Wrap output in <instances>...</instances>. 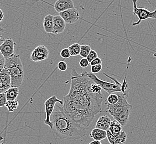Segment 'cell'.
<instances>
[{"label":"cell","instance_id":"cell-11","mask_svg":"<svg viewBox=\"0 0 156 144\" xmlns=\"http://www.w3.org/2000/svg\"><path fill=\"white\" fill-rule=\"evenodd\" d=\"M11 88V78L8 71L4 69L0 72V94L6 92Z\"/></svg>","mask_w":156,"mask_h":144},{"label":"cell","instance_id":"cell-2","mask_svg":"<svg viewBox=\"0 0 156 144\" xmlns=\"http://www.w3.org/2000/svg\"><path fill=\"white\" fill-rule=\"evenodd\" d=\"M51 117L53 128L52 131L55 136L59 139L79 140L87 134L86 129L76 123L64 111L62 106H57Z\"/></svg>","mask_w":156,"mask_h":144},{"label":"cell","instance_id":"cell-21","mask_svg":"<svg viewBox=\"0 0 156 144\" xmlns=\"http://www.w3.org/2000/svg\"><path fill=\"white\" fill-rule=\"evenodd\" d=\"M91 50V48L89 45H81L80 56L83 58H87V56L90 53V51Z\"/></svg>","mask_w":156,"mask_h":144},{"label":"cell","instance_id":"cell-20","mask_svg":"<svg viewBox=\"0 0 156 144\" xmlns=\"http://www.w3.org/2000/svg\"><path fill=\"white\" fill-rule=\"evenodd\" d=\"M71 56H77L80 54L81 45L79 43H74L68 47Z\"/></svg>","mask_w":156,"mask_h":144},{"label":"cell","instance_id":"cell-9","mask_svg":"<svg viewBox=\"0 0 156 144\" xmlns=\"http://www.w3.org/2000/svg\"><path fill=\"white\" fill-rule=\"evenodd\" d=\"M49 55V51L45 46L38 45L30 54V60L34 62H39L45 60Z\"/></svg>","mask_w":156,"mask_h":144},{"label":"cell","instance_id":"cell-30","mask_svg":"<svg viewBox=\"0 0 156 144\" xmlns=\"http://www.w3.org/2000/svg\"><path fill=\"white\" fill-rule=\"evenodd\" d=\"M89 64H90V63L87 58H81V60H80V62H79L80 66L83 68H87L89 66Z\"/></svg>","mask_w":156,"mask_h":144},{"label":"cell","instance_id":"cell-31","mask_svg":"<svg viewBox=\"0 0 156 144\" xmlns=\"http://www.w3.org/2000/svg\"><path fill=\"white\" fill-rule=\"evenodd\" d=\"M102 64V60L99 57L95 58V59H94L91 63H90L91 66H96V65H99V64Z\"/></svg>","mask_w":156,"mask_h":144},{"label":"cell","instance_id":"cell-34","mask_svg":"<svg viewBox=\"0 0 156 144\" xmlns=\"http://www.w3.org/2000/svg\"><path fill=\"white\" fill-rule=\"evenodd\" d=\"M5 40V39H4V38L2 37V36L0 34V43H1L2 42L3 43Z\"/></svg>","mask_w":156,"mask_h":144},{"label":"cell","instance_id":"cell-29","mask_svg":"<svg viewBox=\"0 0 156 144\" xmlns=\"http://www.w3.org/2000/svg\"><path fill=\"white\" fill-rule=\"evenodd\" d=\"M7 102L5 93L0 94V107H3L5 106Z\"/></svg>","mask_w":156,"mask_h":144},{"label":"cell","instance_id":"cell-33","mask_svg":"<svg viewBox=\"0 0 156 144\" xmlns=\"http://www.w3.org/2000/svg\"><path fill=\"white\" fill-rule=\"evenodd\" d=\"M89 144H102L101 142L100 141H98V140H94V141L90 142V143Z\"/></svg>","mask_w":156,"mask_h":144},{"label":"cell","instance_id":"cell-19","mask_svg":"<svg viewBox=\"0 0 156 144\" xmlns=\"http://www.w3.org/2000/svg\"><path fill=\"white\" fill-rule=\"evenodd\" d=\"M7 101H14L19 94L18 88L11 87L5 92Z\"/></svg>","mask_w":156,"mask_h":144},{"label":"cell","instance_id":"cell-16","mask_svg":"<svg viewBox=\"0 0 156 144\" xmlns=\"http://www.w3.org/2000/svg\"><path fill=\"white\" fill-rule=\"evenodd\" d=\"M53 17L54 16L48 15L46 16L43 21V28L45 32L47 33H52L53 31Z\"/></svg>","mask_w":156,"mask_h":144},{"label":"cell","instance_id":"cell-7","mask_svg":"<svg viewBox=\"0 0 156 144\" xmlns=\"http://www.w3.org/2000/svg\"><path fill=\"white\" fill-rule=\"evenodd\" d=\"M57 103H59L60 105H63V101L61 100L60 99H58L57 96L53 95L48 98L47 100H46L44 103L46 117L45 120H44V123L45 125L49 126L51 129L53 128V125L51 121V114H53L54 111V107L55 106V104Z\"/></svg>","mask_w":156,"mask_h":144},{"label":"cell","instance_id":"cell-3","mask_svg":"<svg viewBox=\"0 0 156 144\" xmlns=\"http://www.w3.org/2000/svg\"><path fill=\"white\" fill-rule=\"evenodd\" d=\"M118 96L119 102L117 104L115 105L107 104L106 112L111 115L121 126H125L129 122L132 106L127 100V98L129 96L128 94H119Z\"/></svg>","mask_w":156,"mask_h":144},{"label":"cell","instance_id":"cell-25","mask_svg":"<svg viewBox=\"0 0 156 144\" xmlns=\"http://www.w3.org/2000/svg\"><path fill=\"white\" fill-rule=\"evenodd\" d=\"M98 54L97 53V52L91 49L90 53L87 56V59L89 62V63H90L94 59H95V58H98Z\"/></svg>","mask_w":156,"mask_h":144},{"label":"cell","instance_id":"cell-8","mask_svg":"<svg viewBox=\"0 0 156 144\" xmlns=\"http://www.w3.org/2000/svg\"><path fill=\"white\" fill-rule=\"evenodd\" d=\"M16 43L11 38L6 39L0 45V52L5 59L13 57L15 54Z\"/></svg>","mask_w":156,"mask_h":144},{"label":"cell","instance_id":"cell-26","mask_svg":"<svg viewBox=\"0 0 156 144\" xmlns=\"http://www.w3.org/2000/svg\"><path fill=\"white\" fill-rule=\"evenodd\" d=\"M60 56L64 59H68L71 57L68 48H64L61 51Z\"/></svg>","mask_w":156,"mask_h":144},{"label":"cell","instance_id":"cell-32","mask_svg":"<svg viewBox=\"0 0 156 144\" xmlns=\"http://www.w3.org/2000/svg\"><path fill=\"white\" fill-rule=\"evenodd\" d=\"M3 18H4V15H3V12L1 9H0V22L3 20Z\"/></svg>","mask_w":156,"mask_h":144},{"label":"cell","instance_id":"cell-13","mask_svg":"<svg viewBox=\"0 0 156 144\" xmlns=\"http://www.w3.org/2000/svg\"><path fill=\"white\" fill-rule=\"evenodd\" d=\"M66 27V23L59 15L54 16L53 17V31L52 34H58L63 33Z\"/></svg>","mask_w":156,"mask_h":144},{"label":"cell","instance_id":"cell-1","mask_svg":"<svg viewBox=\"0 0 156 144\" xmlns=\"http://www.w3.org/2000/svg\"><path fill=\"white\" fill-rule=\"evenodd\" d=\"M94 81L85 72L78 74L75 70L71 74L68 94L63 96V111L79 125L87 128L94 118L102 111V94L91 90Z\"/></svg>","mask_w":156,"mask_h":144},{"label":"cell","instance_id":"cell-28","mask_svg":"<svg viewBox=\"0 0 156 144\" xmlns=\"http://www.w3.org/2000/svg\"><path fill=\"white\" fill-rule=\"evenodd\" d=\"M58 68L60 70V71H66L68 69V66L66 62L64 61H60L58 64Z\"/></svg>","mask_w":156,"mask_h":144},{"label":"cell","instance_id":"cell-12","mask_svg":"<svg viewBox=\"0 0 156 144\" xmlns=\"http://www.w3.org/2000/svg\"><path fill=\"white\" fill-rule=\"evenodd\" d=\"M53 6L54 9L58 13L74 8V5L72 0H58L55 2Z\"/></svg>","mask_w":156,"mask_h":144},{"label":"cell","instance_id":"cell-18","mask_svg":"<svg viewBox=\"0 0 156 144\" xmlns=\"http://www.w3.org/2000/svg\"><path fill=\"white\" fill-rule=\"evenodd\" d=\"M90 137L94 140L101 141L107 138V132L101 129L95 128L90 133Z\"/></svg>","mask_w":156,"mask_h":144},{"label":"cell","instance_id":"cell-5","mask_svg":"<svg viewBox=\"0 0 156 144\" xmlns=\"http://www.w3.org/2000/svg\"><path fill=\"white\" fill-rule=\"evenodd\" d=\"M85 73L86 75H87V77H89L95 83L99 85V86H100V87L105 90L106 92L108 93L109 94H111L115 92L121 93V83H120L119 84H116L115 83L104 81L102 79H99L98 77H96L95 74H94L91 72L85 71Z\"/></svg>","mask_w":156,"mask_h":144},{"label":"cell","instance_id":"cell-24","mask_svg":"<svg viewBox=\"0 0 156 144\" xmlns=\"http://www.w3.org/2000/svg\"><path fill=\"white\" fill-rule=\"evenodd\" d=\"M127 89H128V84L126 82V77H125L122 83H121V93L123 94H128Z\"/></svg>","mask_w":156,"mask_h":144},{"label":"cell","instance_id":"cell-10","mask_svg":"<svg viewBox=\"0 0 156 144\" xmlns=\"http://www.w3.org/2000/svg\"><path fill=\"white\" fill-rule=\"evenodd\" d=\"M59 16L62 17L66 23L74 24L79 20L80 15L78 9L76 8L67 9L64 12L59 13Z\"/></svg>","mask_w":156,"mask_h":144},{"label":"cell","instance_id":"cell-6","mask_svg":"<svg viewBox=\"0 0 156 144\" xmlns=\"http://www.w3.org/2000/svg\"><path fill=\"white\" fill-rule=\"evenodd\" d=\"M137 1H132L133 4V14L137 16L138 18V21L132 23V26H136L140 24L141 22L147 19L152 18L156 19V9L153 11H150L147 9L143 7H138L137 6Z\"/></svg>","mask_w":156,"mask_h":144},{"label":"cell","instance_id":"cell-23","mask_svg":"<svg viewBox=\"0 0 156 144\" xmlns=\"http://www.w3.org/2000/svg\"><path fill=\"white\" fill-rule=\"evenodd\" d=\"M108 104L110 105H115L117 104L119 102V96L116 94H109L108 99Z\"/></svg>","mask_w":156,"mask_h":144},{"label":"cell","instance_id":"cell-15","mask_svg":"<svg viewBox=\"0 0 156 144\" xmlns=\"http://www.w3.org/2000/svg\"><path fill=\"white\" fill-rule=\"evenodd\" d=\"M111 123L110 117L107 115H102L97 120L95 128L107 131L109 129Z\"/></svg>","mask_w":156,"mask_h":144},{"label":"cell","instance_id":"cell-17","mask_svg":"<svg viewBox=\"0 0 156 144\" xmlns=\"http://www.w3.org/2000/svg\"><path fill=\"white\" fill-rule=\"evenodd\" d=\"M108 131L111 132L112 135L117 137L120 136L121 132L123 131L122 126H121V125L116 120H112L111 121Z\"/></svg>","mask_w":156,"mask_h":144},{"label":"cell","instance_id":"cell-14","mask_svg":"<svg viewBox=\"0 0 156 144\" xmlns=\"http://www.w3.org/2000/svg\"><path fill=\"white\" fill-rule=\"evenodd\" d=\"M107 139L108 140L109 143L110 144H123L126 142V140L127 138V136L126 135L125 131H123L121 132L120 136L116 137L111 134V132L108 130L107 131Z\"/></svg>","mask_w":156,"mask_h":144},{"label":"cell","instance_id":"cell-22","mask_svg":"<svg viewBox=\"0 0 156 144\" xmlns=\"http://www.w3.org/2000/svg\"><path fill=\"white\" fill-rule=\"evenodd\" d=\"M5 106L9 112H12L18 108L19 103L17 100L14 101H7Z\"/></svg>","mask_w":156,"mask_h":144},{"label":"cell","instance_id":"cell-27","mask_svg":"<svg viewBox=\"0 0 156 144\" xmlns=\"http://www.w3.org/2000/svg\"><path fill=\"white\" fill-rule=\"evenodd\" d=\"M102 64L91 66V68H90L91 72H90L94 74H95L96 73H98L100 72L102 70Z\"/></svg>","mask_w":156,"mask_h":144},{"label":"cell","instance_id":"cell-35","mask_svg":"<svg viewBox=\"0 0 156 144\" xmlns=\"http://www.w3.org/2000/svg\"><path fill=\"white\" fill-rule=\"evenodd\" d=\"M0 32H5V30H3L2 27H0Z\"/></svg>","mask_w":156,"mask_h":144},{"label":"cell","instance_id":"cell-4","mask_svg":"<svg viewBox=\"0 0 156 144\" xmlns=\"http://www.w3.org/2000/svg\"><path fill=\"white\" fill-rule=\"evenodd\" d=\"M5 69H6L11 78V87L19 88L22 84L24 78L23 64L19 55L5 59Z\"/></svg>","mask_w":156,"mask_h":144}]
</instances>
